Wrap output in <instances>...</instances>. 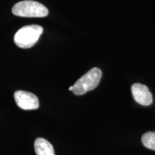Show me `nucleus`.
Listing matches in <instances>:
<instances>
[{"label": "nucleus", "mask_w": 155, "mask_h": 155, "mask_svg": "<svg viewBox=\"0 0 155 155\" xmlns=\"http://www.w3.org/2000/svg\"><path fill=\"white\" fill-rule=\"evenodd\" d=\"M42 32L43 29L40 25H27L16 32L14 41L19 48L28 49L32 48L38 41Z\"/></svg>", "instance_id": "nucleus-1"}, {"label": "nucleus", "mask_w": 155, "mask_h": 155, "mask_svg": "<svg viewBox=\"0 0 155 155\" xmlns=\"http://www.w3.org/2000/svg\"><path fill=\"white\" fill-rule=\"evenodd\" d=\"M141 141L145 147L155 151V131H148L141 137Z\"/></svg>", "instance_id": "nucleus-7"}, {"label": "nucleus", "mask_w": 155, "mask_h": 155, "mask_svg": "<svg viewBox=\"0 0 155 155\" xmlns=\"http://www.w3.org/2000/svg\"><path fill=\"white\" fill-rule=\"evenodd\" d=\"M101 76V71L98 68H93L73 85V93L77 96H81L94 90L98 86Z\"/></svg>", "instance_id": "nucleus-3"}, {"label": "nucleus", "mask_w": 155, "mask_h": 155, "mask_svg": "<svg viewBox=\"0 0 155 155\" xmlns=\"http://www.w3.org/2000/svg\"><path fill=\"white\" fill-rule=\"evenodd\" d=\"M73 89V86H71L70 87V88H69V91H72Z\"/></svg>", "instance_id": "nucleus-8"}, {"label": "nucleus", "mask_w": 155, "mask_h": 155, "mask_svg": "<svg viewBox=\"0 0 155 155\" xmlns=\"http://www.w3.org/2000/svg\"><path fill=\"white\" fill-rule=\"evenodd\" d=\"M131 93L134 100L142 106H150L152 103V95L148 87L141 83H134L131 86Z\"/></svg>", "instance_id": "nucleus-5"}, {"label": "nucleus", "mask_w": 155, "mask_h": 155, "mask_svg": "<svg viewBox=\"0 0 155 155\" xmlns=\"http://www.w3.org/2000/svg\"><path fill=\"white\" fill-rule=\"evenodd\" d=\"M14 97L17 105L23 110L37 109L40 105L38 97L30 92L17 91Z\"/></svg>", "instance_id": "nucleus-4"}, {"label": "nucleus", "mask_w": 155, "mask_h": 155, "mask_svg": "<svg viewBox=\"0 0 155 155\" xmlns=\"http://www.w3.org/2000/svg\"><path fill=\"white\" fill-rule=\"evenodd\" d=\"M12 13L23 17H44L48 15V9L42 4L32 0H25L15 4Z\"/></svg>", "instance_id": "nucleus-2"}, {"label": "nucleus", "mask_w": 155, "mask_h": 155, "mask_svg": "<svg viewBox=\"0 0 155 155\" xmlns=\"http://www.w3.org/2000/svg\"><path fill=\"white\" fill-rule=\"evenodd\" d=\"M35 151L37 155H55L53 145L43 138H38L35 141Z\"/></svg>", "instance_id": "nucleus-6"}]
</instances>
